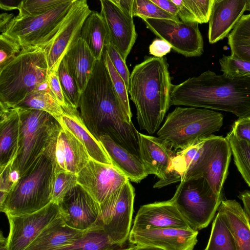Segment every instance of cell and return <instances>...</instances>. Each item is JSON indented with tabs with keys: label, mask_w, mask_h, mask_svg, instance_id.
<instances>
[{
	"label": "cell",
	"mask_w": 250,
	"mask_h": 250,
	"mask_svg": "<svg viewBox=\"0 0 250 250\" xmlns=\"http://www.w3.org/2000/svg\"><path fill=\"white\" fill-rule=\"evenodd\" d=\"M79 107L85 125L96 139L107 134L139 157V131L115 89L103 56L96 62Z\"/></svg>",
	"instance_id": "6da1fadb"
},
{
	"label": "cell",
	"mask_w": 250,
	"mask_h": 250,
	"mask_svg": "<svg viewBox=\"0 0 250 250\" xmlns=\"http://www.w3.org/2000/svg\"><path fill=\"white\" fill-rule=\"evenodd\" d=\"M185 105L250 116V77L230 79L207 70L172 85L170 106Z\"/></svg>",
	"instance_id": "7a4b0ae2"
},
{
	"label": "cell",
	"mask_w": 250,
	"mask_h": 250,
	"mask_svg": "<svg viewBox=\"0 0 250 250\" xmlns=\"http://www.w3.org/2000/svg\"><path fill=\"white\" fill-rule=\"evenodd\" d=\"M168 66L166 58L149 57L136 64L130 75L128 92L137 122L149 135L159 129L170 106L172 84Z\"/></svg>",
	"instance_id": "3957f363"
},
{
	"label": "cell",
	"mask_w": 250,
	"mask_h": 250,
	"mask_svg": "<svg viewBox=\"0 0 250 250\" xmlns=\"http://www.w3.org/2000/svg\"><path fill=\"white\" fill-rule=\"evenodd\" d=\"M45 49L22 48L19 55L0 70V103L15 107L49 79Z\"/></svg>",
	"instance_id": "277c9868"
},
{
	"label": "cell",
	"mask_w": 250,
	"mask_h": 250,
	"mask_svg": "<svg viewBox=\"0 0 250 250\" xmlns=\"http://www.w3.org/2000/svg\"><path fill=\"white\" fill-rule=\"evenodd\" d=\"M54 176L52 160L43 151L8 193L0 211L17 216L42 209L51 202Z\"/></svg>",
	"instance_id": "5b68a950"
},
{
	"label": "cell",
	"mask_w": 250,
	"mask_h": 250,
	"mask_svg": "<svg viewBox=\"0 0 250 250\" xmlns=\"http://www.w3.org/2000/svg\"><path fill=\"white\" fill-rule=\"evenodd\" d=\"M223 124V116L218 112L178 106L167 115L157 135L177 151L212 135L220 130Z\"/></svg>",
	"instance_id": "8992f818"
},
{
	"label": "cell",
	"mask_w": 250,
	"mask_h": 250,
	"mask_svg": "<svg viewBox=\"0 0 250 250\" xmlns=\"http://www.w3.org/2000/svg\"><path fill=\"white\" fill-rule=\"evenodd\" d=\"M172 199L190 228L197 231L208 226L224 200L203 177L180 182Z\"/></svg>",
	"instance_id": "52a82bcc"
},
{
	"label": "cell",
	"mask_w": 250,
	"mask_h": 250,
	"mask_svg": "<svg viewBox=\"0 0 250 250\" xmlns=\"http://www.w3.org/2000/svg\"><path fill=\"white\" fill-rule=\"evenodd\" d=\"M17 108L21 125L16 161L21 177L43 152L50 135L59 122L46 112Z\"/></svg>",
	"instance_id": "ba28073f"
},
{
	"label": "cell",
	"mask_w": 250,
	"mask_h": 250,
	"mask_svg": "<svg viewBox=\"0 0 250 250\" xmlns=\"http://www.w3.org/2000/svg\"><path fill=\"white\" fill-rule=\"evenodd\" d=\"M74 0H69L49 11L36 16L12 19L3 34L22 48L45 49L59 30Z\"/></svg>",
	"instance_id": "9c48e42d"
},
{
	"label": "cell",
	"mask_w": 250,
	"mask_h": 250,
	"mask_svg": "<svg viewBox=\"0 0 250 250\" xmlns=\"http://www.w3.org/2000/svg\"><path fill=\"white\" fill-rule=\"evenodd\" d=\"M135 194L128 181L99 205L102 226L111 243L122 248L130 231Z\"/></svg>",
	"instance_id": "30bf717a"
},
{
	"label": "cell",
	"mask_w": 250,
	"mask_h": 250,
	"mask_svg": "<svg viewBox=\"0 0 250 250\" xmlns=\"http://www.w3.org/2000/svg\"><path fill=\"white\" fill-rule=\"evenodd\" d=\"M147 28L169 43L176 52L187 57H198L204 51V42L195 22L144 19Z\"/></svg>",
	"instance_id": "8fae6325"
},
{
	"label": "cell",
	"mask_w": 250,
	"mask_h": 250,
	"mask_svg": "<svg viewBox=\"0 0 250 250\" xmlns=\"http://www.w3.org/2000/svg\"><path fill=\"white\" fill-rule=\"evenodd\" d=\"M44 152L52 160L55 173L66 171L77 174L90 159L83 145L59 123L50 135Z\"/></svg>",
	"instance_id": "7c38bea8"
},
{
	"label": "cell",
	"mask_w": 250,
	"mask_h": 250,
	"mask_svg": "<svg viewBox=\"0 0 250 250\" xmlns=\"http://www.w3.org/2000/svg\"><path fill=\"white\" fill-rule=\"evenodd\" d=\"M92 11L86 0H74L59 30L44 49L49 74L58 70L66 53L81 38L83 25Z\"/></svg>",
	"instance_id": "4fadbf2b"
},
{
	"label": "cell",
	"mask_w": 250,
	"mask_h": 250,
	"mask_svg": "<svg viewBox=\"0 0 250 250\" xmlns=\"http://www.w3.org/2000/svg\"><path fill=\"white\" fill-rule=\"evenodd\" d=\"M57 204L69 227L81 231L103 229L99 204L78 184Z\"/></svg>",
	"instance_id": "5bb4252c"
},
{
	"label": "cell",
	"mask_w": 250,
	"mask_h": 250,
	"mask_svg": "<svg viewBox=\"0 0 250 250\" xmlns=\"http://www.w3.org/2000/svg\"><path fill=\"white\" fill-rule=\"evenodd\" d=\"M59 216L58 205L53 202L30 214L7 216L10 228L7 237L8 250H25Z\"/></svg>",
	"instance_id": "9a60e30c"
},
{
	"label": "cell",
	"mask_w": 250,
	"mask_h": 250,
	"mask_svg": "<svg viewBox=\"0 0 250 250\" xmlns=\"http://www.w3.org/2000/svg\"><path fill=\"white\" fill-rule=\"evenodd\" d=\"M77 176L78 184L99 205L129 181L113 165L91 159Z\"/></svg>",
	"instance_id": "2e32d148"
},
{
	"label": "cell",
	"mask_w": 250,
	"mask_h": 250,
	"mask_svg": "<svg viewBox=\"0 0 250 250\" xmlns=\"http://www.w3.org/2000/svg\"><path fill=\"white\" fill-rule=\"evenodd\" d=\"M198 231L191 229L152 228L130 231L129 242L135 246H151L164 250H193Z\"/></svg>",
	"instance_id": "e0dca14e"
},
{
	"label": "cell",
	"mask_w": 250,
	"mask_h": 250,
	"mask_svg": "<svg viewBox=\"0 0 250 250\" xmlns=\"http://www.w3.org/2000/svg\"><path fill=\"white\" fill-rule=\"evenodd\" d=\"M100 1V13L107 27L110 43L125 62L137 37L133 17L121 9L112 0Z\"/></svg>",
	"instance_id": "ac0fdd59"
},
{
	"label": "cell",
	"mask_w": 250,
	"mask_h": 250,
	"mask_svg": "<svg viewBox=\"0 0 250 250\" xmlns=\"http://www.w3.org/2000/svg\"><path fill=\"white\" fill-rule=\"evenodd\" d=\"M139 153L145 170L159 180L154 185L157 188L166 180L176 151L166 140L138 132Z\"/></svg>",
	"instance_id": "d6986e66"
},
{
	"label": "cell",
	"mask_w": 250,
	"mask_h": 250,
	"mask_svg": "<svg viewBox=\"0 0 250 250\" xmlns=\"http://www.w3.org/2000/svg\"><path fill=\"white\" fill-rule=\"evenodd\" d=\"M165 228L191 229L172 198L141 206L131 229Z\"/></svg>",
	"instance_id": "ffe728a7"
},
{
	"label": "cell",
	"mask_w": 250,
	"mask_h": 250,
	"mask_svg": "<svg viewBox=\"0 0 250 250\" xmlns=\"http://www.w3.org/2000/svg\"><path fill=\"white\" fill-rule=\"evenodd\" d=\"M247 0H214L208 21L210 43L228 36L247 10Z\"/></svg>",
	"instance_id": "44dd1931"
},
{
	"label": "cell",
	"mask_w": 250,
	"mask_h": 250,
	"mask_svg": "<svg viewBox=\"0 0 250 250\" xmlns=\"http://www.w3.org/2000/svg\"><path fill=\"white\" fill-rule=\"evenodd\" d=\"M231 155L230 146L226 138L215 136L202 177L219 197H224L223 186L228 175Z\"/></svg>",
	"instance_id": "7402d4cb"
},
{
	"label": "cell",
	"mask_w": 250,
	"mask_h": 250,
	"mask_svg": "<svg viewBox=\"0 0 250 250\" xmlns=\"http://www.w3.org/2000/svg\"><path fill=\"white\" fill-rule=\"evenodd\" d=\"M58 122L71 132L83 145L90 159L112 165L111 161L100 142L85 125L77 109L69 105Z\"/></svg>",
	"instance_id": "603a6c76"
},
{
	"label": "cell",
	"mask_w": 250,
	"mask_h": 250,
	"mask_svg": "<svg viewBox=\"0 0 250 250\" xmlns=\"http://www.w3.org/2000/svg\"><path fill=\"white\" fill-rule=\"evenodd\" d=\"M0 167L17 156L20 134V118L17 107L0 103Z\"/></svg>",
	"instance_id": "cb8c5ba5"
},
{
	"label": "cell",
	"mask_w": 250,
	"mask_h": 250,
	"mask_svg": "<svg viewBox=\"0 0 250 250\" xmlns=\"http://www.w3.org/2000/svg\"><path fill=\"white\" fill-rule=\"evenodd\" d=\"M98 140L108 154L112 165L129 181L138 183L147 176L139 157L122 146L107 134L100 136Z\"/></svg>",
	"instance_id": "d4e9b609"
},
{
	"label": "cell",
	"mask_w": 250,
	"mask_h": 250,
	"mask_svg": "<svg viewBox=\"0 0 250 250\" xmlns=\"http://www.w3.org/2000/svg\"><path fill=\"white\" fill-rule=\"evenodd\" d=\"M86 232L69 227L60 215L38 235L25 250H55L74 243Z\"/></svg>",
	"instance_id": "484cf974"
},
{
	"label": "cell",
	"mask_w": 250,
	"mask_h": 250,
	"mask_svg": "<svg viewBox=\"0 0 250 250\" xmlns=\"http://www.w3.org/2000/svg\"><path fill=\"white\" fill-rule=\"evenodd\" d=\"M234 238L236 250H250V223L240 203L223 200L218 209Z\"/></svg>",
	"instance_id": "4316f807"
},
{
	"label": "cell",
	"mask_w": 250,
	"mask_h": 250,
	"mask_svg": "<svg viewBox=\"0 0 250 250\" xmlns=\"http://www.w3.org/2000/svg\"><path fill=\"white\" fill-rule=\"evenodd\" d=\"M64 58L69 72L82 93L92 75L97 60L81 38Z\"/></svg>",
	"instance_id": "83f0119b"
},
{
	"label": "cell",
	"mask_w": 250,
	"mask_h": 250,
	"mask_svg": "<svg viewBox=\"0 0 250 250\" xmlns=\"http://www.w3.org/2000/svg\"><path fill=\"white\" fill-rule=\"evenodd\" d=\"M81 38L85 42L96 60H101L110 40L107 25L100 13L92 11L83 25Z\"/></svg>",
	"instance_id": "f1b7e54d"
},
{
	"label": "cell",
	"mask_w": 250,
	"mask_h": 250,
	"mask_svg": "<svg viewBox=\"0 0 250 250\" xmlns=\"http://www.w3.org/2000/svg\"><path fill=\"white\" fill-rule=\"evenodd\" d=\"M228 39L231 55L250 62V14L241 17Z\"/></svg>",
	"instance_id": "f546056e"
},
{
	"label": "cell",
	"mask_w": 250,
	"mask_h": 250,
	"mask_svg": "<svg viewBox=\"0 0 250 250\" xmlns=\"http://www.w3.org/2000/svg\"><path fill=\"white\" fill-rule=\"evenodd\" d=\"M15 107L40 110L47 112L58 121L63 113L60 105L51 92L35 91Z\"/></svg>",
	"instance_id": "4dcf8cb0"
},
{
	"label": "cell",
	"mask_w": 250,
	"mask_h": 250,
	"mask_svg": "<svg viewBox=\"0 0 250 250\" xmlns=\"http://www.w3.org/2000/svg\"><path fill=\"white\" fill-rule=\"evenodd\" d=\"M204 250H236L232 233L223 215L218 211L212 222L209 239Z\"/></svg>",
	"instance_id": "1f68e13d"
},
{
	"label": "cell",
	"mask_w": 250,
	"mask_h": 250,
	"mask_svg": "<svg viewBox=\"0 0 250 250\" xmlns=\"http://www.w3.org/2000/svg\"><path fill=\"white\" fill-rule=\"evenodd\" d=\"M116 247H119L111 243L102 228H96L87 231L74 243L55 250H109Z\"/></svg>",
	"instance_id": "d6a6232c"
},
{
	"label": "cell",
	"mask_w": 250,
	"mask_h": 250,
	"mask_svg": "<svg viewBox=\"0 0 250 250\" xmlns=\"http://www.w3.org/2000/svg\"><path fill=\"white\" fill-rule=\"evenodd\" d=\"M226 138L230 146L234 163L250 188V144L237 140L231 131Z\"/></svg>",
	"instance_id": "836d02e7"
},
{
	"label": "cell",
	"mask_w": 250,
	"mask_h": 250,
	"mask_svg": "<svg viewBox=\"0 0 250 250\" xmlns=\"http://www.w3.org/2000/svg\"><path fill=\"white\" fill-rule=\"evenodd\" d=\"M59 79L67 103L77 109L79 107L82 93L76 82L69 71L64 58L58 69Z\"/></svg>",
	"instance_id": "e575fe53"
},
{
	"label": "cell",
	"mask_w": 250,
	"mask_h": 250,
	"mask_svg": "<svg viewBox=\"0 0 250 250\" xmlns=\"http://www.w3.org/2000/svg\"><path fill=\"white\" fill-rule=\"evenodd\" d=\"M69 0H23L19 4L16 19H22L45 13Z\"/></svg>",
	"instance_id": "d590c367"
},
{
	"label": "cell",
	"mask_w": 250,
	"mask_h": 250,
	"mask_svg": "<svg viewBox=\"0 0 250 250\" xmlns=\"http://www.w3.org/2000/svg\"><path fill=\"white\" fill-rule=\"evenodd\" d=\"M132 16L140 17L142 19H166L177 22L181 21L179 18L164 11L150 0H134Z\"/></svg>",
	"instance_id": "8d00e7d4"
},
{
	"label": "cell",
	"mask_w": 250,
	"mask_h": 250,
	"mask_svg": "<svg viewBox=\"0 0 250 250\" xmlns=\"http://www.w3.org/2000/svg\"><path fill=\"white\" fill-rule=\"evenodd\" d=\"M221 71L230 79L250 77V62L223 55L219 60Z\"/></svg>",
	"instance_id": "74e56055"
},
{
	"label": "cell",
	"mask_w": 250,
	"mask_h": 250,
	"mask_svg": "<svg viewBox=\"0 0 250 250\" xmlns=\"http://www.w3.org/2000/svg\"><path fill=\"white\" fill-rule=\"evenodd\" d=\"M77 184V176L76 174L66 171L55 173L51 202L57 204L60 202Z\"/></svg>",
	"instance_id": "f35d334b"
},
{
	"label": "cell",
	"mask_w": 250,
	"mask_h": 250,
	"mask_svg": "<svg viewBox=\"0 0 250 250\" xmlns=\"http://www.w3.org/2000/svg\"><path fill=\"white\" fill-rule=\"evenodd\" d=\"M103 57L104 60L115 89L120 97L126 112L130 118H132L131 113L128 96V89L126 84L114 67L104 48Z\"/></svg>",
	"instance_id": "ab89813d"
},
{
	"label": "cell",
	"mask_w": 250,
	"mask_h": 250,
	"mask_svg": "<svg viewBox=\"0 0 250 250\" xmlns=\"http://www.w3.org/2000/svg\"><path fill=\"white\" fill-rule=\"evenodd\" d=\"M0 169V191L8 193L21 178L16 158Z\"/></svg>",
	"instance_id": "60d3db41"
},
{
	"label": "cell",
	"mask_w": 250,
	"mask_h": 250,
	"mask_svg": "<svg viewBox=\"0 0 250 250\" xmlns=\"http://www.w3.org/2000/svg\"><path fill=\"white\" fill-rule=\"evenodd\" d=\"M21 47L14 40L0 35V70L12 62L21 52Z\"/></svg>",
	"instance_id": "b9f144b4"
},
{
	"label": "cell",
	"mask_w": 250,
	"mask_h": 250,
	"mask_svg": "<svg viewBox=\"0 0 250 250\" xmlns=\"http://www.w3.org/2000/svg\"><path fill=\"white\" fill-rule=\"evenodd\" d=\"M198 23L208 22L214 0H183Z\"/></svg>",
	"instance_id": "7bdbcfd3"
},
{
	"label": "cell",
	"mask_w": 250,
	"mask_h": 250,
	"mask_svg": "<svg viewBox=\"0 0 250 250\" xmlns=\"http://www.w3.org/2000/svg\"><path fill=\"white\" fill-rule=\"evenodd\" d=\"M105 48L114 67L124 81L128 89L130 74L125 62L110 42L105 47Z\"/></svg>",
	"instance_id": "ee69618b"
},
{
	"label": "cell",
	"mask_w": 250,
	"mask_h": 250,
	"mask_svg": "<svg viewBox=\"0 0 250 250\" xmlns=\"http://www.w3.org/2000/svg\"><path fill=\"white\" fill-rule=\"evenodd\" d=\"M230 131L237 140L250 144V116L238 118L233 123Z\"/></svg>",
	"instance_id": "f6af8a7d"
},
{
	"label": "cell",
	"mask_w": 250,
	"mask_h": 250,
	"mask_svg": "<svg viewBox=\"0 0 250 250\" xmlns=\"http://www.w3.org/2000/svg\"><path fill=\"white\" fill-rule=\"evenodd\" d=\"M49 85L51 91L60 105L64 109L69 104L65 98L59 79L58 70L49 75Z\"/></svg>",
	"instance_id": "bcb514c9"
},
{
	"label": "cell",
	"mask_w": 250,
	"mask_h": 250,
	"mask_svg": "<svg viewBox=\"0 0 250 250\" xmlns=\"http://www.w3.org/2000/svg\"><path fill=\"white\" fill-rule=\"evenodd\" d=\"M171 48V45L166 41L156 39L149 45V52L155 57L162 58L170 52Z\"/></svg>",
	"instance_id": "7dc6e473"
},
{
	"label": "cell",
	"mask_w": 250,
	"mask_h": 250,
	"mask_svg": "<svg viewBox=\"0 0 250 250\" xmlns=\"http://www.w3.org/2000/svg\"><path fill=\"white\" fill-rule=\"evenodd\" d=\"M178 8V17L183 22H195L196 20L183 0H171Z\"/></svg>",
	"instance_id": "c3c4849f"
},
{
	"label": "cell",
	"mask_w": 250,
	"mask_h": 250,
	"mask_svg": "<svg viewBox=\"0 0 250 250\" xmlns=\"http://www.w3.org/2000/svg\"><path fill=\"white\" fill-rule=\"evenodd\" d=\"M152 2L156 4L161 9L173 15L174 17H178V8L176 5L171 0H150Z\"/></svg>",
	"instance_id": "681fc988"
},
{
	"label": "cell",
	"mask_w": 250,
	"mask_h": 250,
	"mask_svg": "<svg viewBox=\"0 0 250 250\" xmlns=\"http://www.w3.org/2000/svg\"><path fill=\"white\" fill-rule=\"evenodd\" d=\"M238 196L242 201L244 210L250 223V191L245 190L240 192Z\"/></svg>",
	"instance_id": "f907efd6"
},
{
	"label": "cell",
	"mask_w": 250,
	"mask_h": 250,
	"mask_svg": "<svg viewBox=\"0 0 250 250\" xmlns=\"http://www.w3.org/2000/svg\"><path fill=\"white\" fill-rule=\"evenodd\" d=\"M133 0H112L126 14L132 16Z\"/></svg>",
	"instance_id": "816d5d0a"
},
{
	"label": "cell",
	"mask_w": 250,
	"mask_h": 250,
	"mask_svg": "<svg viewBox=\"0 0 250 250\" xmlns=\"http://www.w3.org/2000/svg\"><path fill=\"white\" fill-rule=\"evenodd\" d=\"M14 17L13 14H8L7 13H1L0 15V34L5 32Z\"/></svg>",
	"instance_id": "f5cc1de1"
},
{
	"label": "cell",
	"mask_w": 250,
	"mask_h": 250,
	"mask_svg": "<svg viewBox=\"0 0 250 250\" xmlns=\"http://www.w3.org/2000/svg\"><path fill=\"white\" fill-rule=\"evenodd\" d=\"M15 0H0V6L1 9L5 10H11L18 9L19 3H16Z\"/></svg>",
	"instance_id": "db71d44e"
},
{
	"label": "cell",
	"mask_w": 250,
	"mask_h": 250,
	"mask_svg": "<svg viewBox=\"0 0 250 250\" xmlns=\"http://www.w3.org/2000/svg\"><path fill=\"white\" fill-rule=\"evenodd\" d=\"M0 250H8L7 238H5L1 231L0 234Z\"/></svg>",
	"instance_id": "11a10c76"
},
{
	"label": "cell",
	"mask_w": 250,
	"mask_h": 250,
	"mask_svg": "<svg viewBox=\"0 0 250 250\" xmlns=\"http://www.w3.org/2000/svg\"><path fill=\"white\" fill-rule=\"evenodd\" d=\"M132 250H164L161 248L151 246H135Z\"/></svg>",
	"instance_id": "9f6ffc18"
},
{
	"label": "cell",
	"mask_w": 250,
	"mask_h": 250,
	"mask_svg": "<svg viewBox=\"0 0 250 250\" xmlns=\"http://www.w3.org/2000/svg\"><path fill=\"white\" fill-rule=\"evenodd\" d=\"M133 249V247H129V248H122L120 247H116V248H115L109 250H132Z\"/></svg>",
	"instance_id": "6f0895ef"
},
{
	"label": "cell",
	"mask_w": 250,
	"mask_h": 250,
	"mask_svg": "<svg viewBox=\"0 0 250 250\" xmlns=\"http://www.w3.org/2000/svg\"><path fill=\"white\" fill-rule=\"evenodd\" d=\"M247 10L250 11V0H247Z\"/></svg>",
	"instance_id": "680465c9"
}]
</instances>
